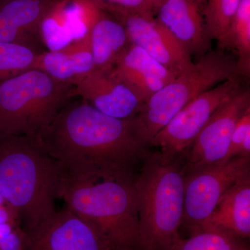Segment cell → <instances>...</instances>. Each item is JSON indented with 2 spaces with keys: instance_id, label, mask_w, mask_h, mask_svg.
I'll return each instance as SVG.
<instances>
[{
  "instance_id": "obj_1",
  "label": "cell",
  "mask_w": 250,
  "mask_h": 250,
  "mask_svg": "<svg viewBox=\"0 0 250 250\" xmlns=\"http://www.w3.org/2000/svg\"><path fill=\"white\" fill-rule=\"evenodd\" d=\"M72 99L39 138L65 173L136 172L149 148L133 118L106 116L82 99Z\"/></svg>"
},
{
  "instance_id": "obj_2",
  "label": "cell",
  "mask_w": 250,
  "mask_h": 250,
  "mask_svg": "<svg viewBox=\"0 0 250 250\" xmlns=\"http://www.w3.org/2000/svg\"><path fill=\"white\" fill-rule=\"evenodd\" d=\"M65 170L39 138L0 134V193L28 233L56 213Z\"/></svg>"
},
{
  "instance_id": "obj_3",
  "label": "cell",
  "mask_w": 250,
  "mask_h": 250,
  "mask_svg": "<svg viewBox=\"0 0 250 250\" xmlns=\"http://www.w3.org/2000/svg\"><path fill=\"white\" fill-rule=\"evenodd\" d=\"M136 173H65L60 198L113 246L139 248Z\"/></svg>"
},
{
  "instance_id": "obj_4",
  "label": "cell",
  "mask_w": 250,
  "mask_h": 250,
  "mask_svg": "<svg viewBox=\"0 0 250 250\" xmlns=\"http://www.w3.org/2000/svg\"><path fill=\"white\" fill-rule=\"evenodd\" d=\"M182 155L166 162L149 153L135 175L141 250H170L181 238L184 209Z\"/></svg>"
},
{
  "instance_id": "obj_5",
  "label": "cell",
  "mask_w": 250,
  "mask_h": 250,
  "mask_svg": "<svg viewBox=\"0 0 250 250\" xmlns=\"http://www.w3.org/2000/svg\"><path fill=\"white\" fill-rule=\"evenodd\" d=\"M75 96V86L36 69L1 81L0 134L40 137Z\"/></svg>"
},
{
  "instance_id": "obj_6",
  "label": "cell",
  "mask_w": 250,
  "mask_h": 250,
  "mask_svg": "<svg viewBox=\"0 0 250 250\" xmlns=\"http://www.w3.org/2000/svg\"><path fill=\"white\" fill-rule=\"evenodd\" d=\"M236 75H239L236 59L221 49H210L143 104L133 118L141 139L148 147L182 108L202 93Z\"/></svg>"
},
{
  "instance_id": "obj_7",
  "label": "cell",
  "mask_w": 250,
  "mask_h": 250,
  "mask_svg": "<svg viewBox=\"0 0 250 250\" xmlns=\"http://www.w3.org/2000/svg\"><path fill=\"white\" fill-rule=\"evenodd\" d=\"M250 170L249 158L235 156L185 172L182 226L191 234L203 230L225 192Z\"/></svg>"
},
{
  "instance_id": "obj_8",
  "label": "cell",
  "mask_w": 250,
  "mask_h": 250,
  "mask_svg": "<svg viewBox=\"0 0 250 250\" xmlns=\"http://www.w3.org/2000/svg\"><path fill=\"white\" fill-rule=\"evenodd\" d=\"M243 90L242 77L236 75L202 93L156 134L148 148H156L166 162L182 155L212 115Z\"/></svg>"
},
{
  "instance_id": "obj_9",
  "label": "cell",
  "mask_w": 250,
  "mask_h": 250,
  "mask_svg": "<svg viewBox=\"0 0 250 250\" xmlns=\"http://www.w3.org/2000/svg\"><path fill=\"white\" fill-rule=\"evenodd\" d=\"M249 107L250 90H243L212 115L182 154L185 172L225 160L237 122Z\"/></svg>"
},
{
  "instance_id": "obj_10",
  "label": "cell",
  "mask_w": 250,
  "mask_h": 250,
  "mask_svg": "<svg viewBox=\"0 0 250 250\" xmlns=\"http://www.w3.org/2000/svg\"><path fill=\"white\" fill-rule=\"evenodd\" d=\"M27 236V250H115L118 248L67 207L56 211Z\"/></svg>"
},
{
  "instance_id": "obj_11",
  "label": "cell",
  "mask_w": 250,
  "mask_h": 250,
  "mask_svg": "<svg viewBox=\"0 0 250 250\" xmlns=\"http://www.w3.org/2000/svg\"><path fill=\"white\" fill-rule=\"evenodd\" d=\"M111 16L123 24L131 43L144 49L170 71L179 75L193 62L190 53L154 14Z\"/></svg>"
},
{
  "instance_id": "obj_12",
  "label": "cell",
  "mask_w": 250,
  "mask_h": 250,
  "mask_svg": "<svg viewBox=\"0 0 250 250\" xmlns=\"http://www.w3.org/2000/svg\"><path fill=\"white\" fill-rule=\"evenodd\" d=\"M101 12L90 0H52L41 22V43L53 51L80 40Z\"/></svg>"
},
{
  "instance_id": "obj_13",
  "label": "cell",
  "mask_w": 250,
  "mask_h": 250,
  "mask_svg": "<svg viewBox=\"0 0 250 250\" xmlns=\"http://www.w3.org/2000/svg\"><path fill=\"white\" fill-rule=\"evenodd\" d=\"M111 70L95 69L75 87V96L106 116L122 120L134 118L143 103Z\"/></svg>"
},
{
  "instance_id": "obj_14",
  "label": "cell",
  "mask_w": 250,
  "mask_h": 250,
  "mask_svg": "<svg viewBox=\"0 0 250 250\" xmlns=\"http://www.w3.org/2000/svg\"><path fill=\"white\" fill-rule=\"evenodd\" d=\"M111 70L143 104L178 75L132 43L121 54Z\"/></svg>"
},
{
  "instance_id": "obj_15",
  "label": "cell",
  "mask_w": 250,
  "mask_h": 250,
  "mask_svg": "<svg viewBox=\"0 0 250 250\" xmlns=\"http://www.w3.org/2000/svg\"><path fill=\"white\" fill-rule=\"evenodd\" d=\"M154 17L190 55L197 59L210 50V39L195 0H158Z\"/></svg>"
},
{
  "instance_id": "obj_16",
  "label": "cell",
  "mask_w": 250,
  "mask_h": 250,
  "mask_svg": "<svg viewBox=\"0 0 250 250\" xmlns=\"http://www.w3.org/2000/svg\"><path fill=\"white\" fill-rule=\"evenodd\" d=\"M51 1L0 0V42L36 48L41 22Z\"/></svg>"
},
{
  "instance_id": "obj_17",
  "label": "cell",
  "mask_w": 250,
  "mask_h": 250,
  "mask_svg": "<svg viewBox=\"0 0 250 250\" xmlns=\"http://www.w3.org/2000/svg\"><path fill=\"white\" fill-rule=\"evenodd\" d=\"M34 69L62 83L76 86L95 70L89 34L62 49L41 52Z\"/></svg>"
},
{
  "instance_id": "obj_18",
  "label": "cell",
  "mask_w": 250,
  "mask_h": 250,
  "mask_svg": "<svg viewBox=\"0 0 250 250\" xmlns=\"http://www.w3.org/2000/svg\"><path fill=\"white\" fill-rule=\"evenodd\" d=\"M205 229L220 231L236 239L249 238L250 175L237 182L225 192Z\"/></svg>"
},
{
  "instance_id": "obj_19",
  "label": "cell",
  "mask_w": 250,
  "mask_h": 250,
  "mask_svg": "<svg viewBox=\"0 0 250 250\" xmlns=\"http://www.w3.org/2000/svg\"><path fill=\"white\" fill-rule=\"evenodd\" d=\"M89 36L96 70H111L131 44L123 24L103 11L94 22Z\"/></svg>"
},
{
  "instance_id": "obj_20",
  "label": "cell",
  "mask_w": 250,
  "mask_h": 250,
  "mask_svg": "<svg viewBox=\"0 0 250 250\" xmlns=\"http://www.w3.org/2000/svg\"><path fill=\"white\" fill-rule=\"evenodd\" d=\"M218 49H230L238 56L237 67L240 76L249 77L250 73V0H241L232 21Z\"/></svg>"
},
{
  "instance_id": "obj_21",
  "label": "cell",
  "mask_w": 250,
  "mask_h": 250,
  "mask_svg": "<svg viewBox=\"0 0 250 250\" xmlns=\"http://www.w3.org/2000/svg\"><path fill=\"white\" fill-rule=\"evenodd\" d=\"M41 52L31 46L0 42V82L35 68Z\"/></svg>"
},
{
  "instance_id": "obj_22",
  "label": "cell",
  "mask_w": 250,
  "mask_h": 250,
  "mask_svg": "<svg viewBox=\"0 0 250 250\" xmlns=\"http://www.w3.org/2000/svg\"><path fill=\"white\" fill-rule=\"evenodd\" d=\"M241 0H207L202 10V16L210 40L218 43L222 40Z\"/></svg>"
},
{
  "instance_id": "obj_23",
  "label": "cell",
  "mask_w": 250,
  "mask_h": 250,
  "mask_svg": "<svg viewBox=\"0 0 250 250\" xmlns=\"http://www.w3.org/2000/svg\"><path fill=\"white\" fill-rule=\"evenodd\" d=\"M238 239L215 230L205 229L179 238L170 250H246Z\"/></svg>"
},
{
  "instance_id": "obj_24",
  "label": "cell",
  "mask_w": 250,
  "mask_h": 250,
  "mask_svg": "<svg viewBox=\"0 0 250 250\" xmlns=\"http://www.w3.org/2000/svg\"><path fill=\"white\" fill-rule=\"evenodd\" d=\"M97 7L113 15L118 14H154L157 0H90Z\"/></svg>"
},
{
  "instance_id": "obj_25",
  "label": "cell",
  "mask_w": 250,
  "mask_h": 250,
  "mask_svg": "<svg viewBox=\"0 0 250 250\" xmlns=\"http://www.w3.org/2000/svg\"><path fill=\"white\" fill-rule=\"evenodd\" d=\"M27 238L21 224L0 225V250H27Z\"/></svg>"
},
{
  "instance_id": "obj_26",
  "label": "cell",
  "mask_w": 250,
  "mask_h": 250,
  "mask_svg": "<svg viewBox=\"0 0 250 250\" xmlns=\"http://www.w3.org/2000/svg\"><path fill=\"white\" fill-rule=\"evenodd\" d=\"M250 135V107L248 108L237 122L232 136L231 138L229 147L225 160L231 159L235 156H239L242 145L247 136Z\"/></svg>"
},
{
  "instance_id": "obj_27",
  "label": "cell",
  "mask_w": 250,
  "mask_h": 250,
  "mask_svg": "<svg viewBox=\"0 0 250 250\" xmlns=\"http://www.w3.org/2000/svg\"><path fill=\"white\" fill-rule=\"evenodd\" d=\"M4 223L21 224L17 212L8 203L0 207V225Z\"/></svg>"
},
{
  "instance_id": "obj_28",
  "label": "cell",
  "mask_w": 250,
  "mask_h": 250,
  "mask_svg": "<svg viewBox=\"0 0 250 250\" xmlns=\"http://www.w3.org/2000/svg\"><path fill=\"white\" fill-rule=\"evenodd\" d=\"M115 250H141L139 248H134V247H129V246H125V247H119V248H117Z\"/></svg>"
},
{
  "instance_id": "obj_29",
  "label": "cell",
  "mask_w": 250,
  "mask_h": 250,
  "mask_svg": "<svg viewBox=\"0 0 250 250\" xmlns=\"http://www.w3.org/2000/svg\"><path fill=\"white\" fill-rule=\"evenodd\" d=\"M195 1H196L197 4L200 6V9H201L202 11L204 6H205L206 1H207V0H195Z\"/></svg>"
},
{
  "instance_id": "obj_30",
  "label": "cell",
  "mask_w": 250,
  "mask_h": 250,
  "mask_svg": "<svg viewBox=\"0 0 250 250\" xmlns=\"http://www.w3.org/2000/svg\"><path fill=\"white\" fill-rule=\"evenodd\" d=\"M6 204H7V202H6L4 197L2 196V195H1V193H0V207L6 205Z\"/></svg>"
},
{
  "instance_id": "obj_31",
  "label": "cell",
  "mask_w": 250,
  "mask_h": 250,
  "mask_svg": "<svg viewBox=\"0 0 250 250\" xmlns=\"http://www.w3.org/2000/svg\"><path fill=\"white\" fill-rule=\"evenodd\" d=\"M246 250H248V249H246Z\"/></svg>"
},
{
  "instance_id": "obj_32",
  "label": "cell",
  "mask_w": 250,
  "mask_h": 250,
  "mask_svg": "<svg viewBox=\"0 0 250 250\" xmlns=\"http://www.w3.org/2000/svg\"><path fill=\"white\" fill-rule=\"evenodd\" d=\"M157 1H158V0H157Z\"/></svg>"
}]
</instances>
